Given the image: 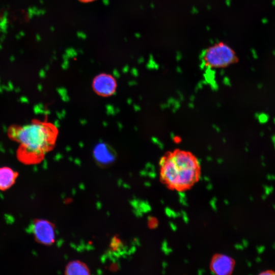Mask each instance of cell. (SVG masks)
<instances>
[{
  "instance_id": "obj_1",
  "label": "cell",
  "mask_w": 275,
  "mask_h": 275,
  "mask_svg": "<svg viewBox=\"0 0 275 275\" xmlns=\"http://www.w3.org/2000/svg\"><path fill=\"white\" fill-rule=\"evenodd\" d=\"M7 133L9 139L19 144L18 160L25 165H33L41 162L53 149L58 130L49 122L34 119L23 125H12Z\"/></svg>"
},
{
  "instance_id": "obj_2",
  "label": "cell",
  "mask_w": 275,
  "mask_h": 275,
  "mask_svg": "<svg viewBox=\"0 0 275 275\" xmlns=\"http://www.w3.org/2000/svg\"><path fill=\"white\" fill-rule=\"evenodd\" d=\"M159 179L168 189L182 192L191 189L200 179L201 167L191 152L175 149L163 154L159 161Z\"/></svg>"
},
{
  "instance_id": "obj_3",
  "label": "cell",
  "mask_w": 275,
  "mask_h": 275,
  "mask_svg": "<svg viewBox=\"0 0 275 275\" xmlns=\"http://www.w3.org/2000/svg\"><path fill=\"white\" fill-rule=\"evenodd\" d=\"M235 51L227 43L216 42L204 51L202 61L207 68L217 69L228 67L238 61Z\"/></svg>"
},
{
  "instance_id": "obj_4",
  "label": "cell",
  "mask_w": 275,
  "mask_h": 275,
  "mask_svg": "<svg viewBox=\"0 0 275 275\" xmlns=\"http://www.w3.org/2000/svg\"><path fill=\"white\" fill-rule=\"evenodd\" d=\"M32 230L37 242L46 245L54 242V227L51 222L43 219H36L33 221Z\"/></svg>"
},
{
  "instance_id": "obj_5",
  "label": "cell",
  "mask_w": 275,
  "mask_h": 275,
  "mask_svg": "<svg viewBox=\"0 0 275 275\" xmlns=\"http://www.w3.org/2000/svg\"><path fill=\"white\" fill-rule=\"evenodd\" d=\"M235 266V261L231 257L224 254H215L212 257L209 268L216 275H230Z\"/></svg>"
},
{
  "instance_id": "obj_6",
  "label": "cell",
  "mask_w": 275,
  "mask_h": 275,
  "mask_svg": "<svg viewBox=\"0 0 275 275\" xmlns=\"http://www.w3.org/2000/svg\"><path fill=\"white\" fill-rule=\"evenodd\" d=\"M117 82L115 78L106 73L97 75L93 81L94 91L102 96L112 95L115 92Z\"/></svg>"
},
{
  "instance_id": "obj_7",
  "label": "cell",
  "mask_w": 275,
  "mask_h": 275,
  "mask_svg": "<svg viewBox=\"0 0 275 275\" xmlns=\"http://www.w3.org/2000/svg\"><path fill=\"white\" fill-rule=\"evenodd\" d=\"M18 173L8 167H0V190L5 191L15 183Z\"/></svg>"
},
{
  "instance_id": "obj_8",
  "label": "cell",
  "mask_w": 275,
  "mask_h": 275,
  "mask_svg": "<svg viewBox=\"0 0 275 275\" xmlns=\"http://www.w3.org/2000/svg\"><path fill=\"white\" fill-rule=\"evenodd\" d=\"M94 154L96 161L101 165H108L114 160V153L105 145H98L94 150Z\"/></svg>"
},
{
  "instance_id": "obj_9",
  "label": "cell",
  "mask_w": 275,
  "mask_h": 275,
  "mask_svg": "<svg viewBox=\"0 0 275 275\" xmlns=\"http://www.w3.org/2000/svg\"><path fill=\"white\" fill-rule=\"evenodd\" d=\"M67 274H89V270L86 265L78 261H74L69 263L66 266Z\"/></svg>"
},
{
  "instance_id": "obj_10",
  "label": "cell",
  "mask_w": 275,
  "mask_h": 275,
  "mask_svg": "<svg viewBox=\"0 0 275 275\" xmlns=\"http://www.w3.org/2000/svg\"><path fill=\"white\" fill-rule=\"evenodd\" d=\"M261 275H265V274H275V271L272 270H266L265 271H263L259 273Z\"/></svg>"
},
{
  "instance_id": "obj_11",
  "label": "cell",
  "mask_w": 275,
  "mask_h": 275,
  "mask_svg": "<svg viewBox=\"0 0 275 275\" xmlns=\"http://www.w3.org/2000/svg\"><path fill=\"white\" fill-rule=\"evenodd\" d=\"M78 1L81 3H91V2L97 1V0H78Z\"/></svg>"
}]
</instances>
